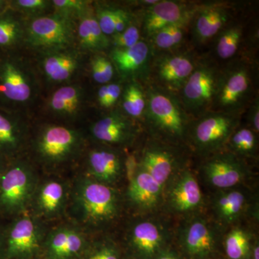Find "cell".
Wrapping results in <instances>:
<instances>
[{"mask_svg":"<svg viewBox=\"0 0 259 259\" xmlns=\"http://www.w3.org/2000/svg\"><path fill=\"white\" fill-rule=\"evenodd\" d=\"M88 98L82 83L78 81L66 83L54 89L46 101V112L56 120L71 122L82 115Z\"/></svg>","mask_w":259,"mask_h":259,"instance_id":"d6986e66","label":"cell"},{"mask_svg":"<svg viewBox=\"0 0 259 259\" xmlns=\"http://www.w3.org/2000/svg\"><path fill=\"white\" fill-rule=\"evenodd\" d=\"M186 24H177L161 29L152 36L155 47L160 50H169L180 45L185 36Z\"/></svg>","mask_w":259,"mask_h":259,"instance_id":"8d00e7d4","label":"cell"},{"mask_svg":"<svg viewBox=\"0 0 259 259\" xmlns=\"http://www.w3.org/2000/svg\"><path fill=\"white\" fill-rule=\"evenodd\" d=\"M8 161H7L5 158L0 157V175H1L3 170H4L5 167L6 166Z\"/></svg>","mask_w":259,"mask_h":259,"instance_id":"c3c4849f","label":"cell"},{"mask_svg":"<svg viewBox=\"0 0 259 259\" xmlns=\"http://www.w3.org/2000/svg\"><path fill=\"white\" fill-rule=\"evenodd\" d=\"M156 259H183L176 250L167 246L162 250Z\"/></svg>","mask_w":259,"mask_h":259,"instance_id":"f6af8a7d","label":"cell"},{"mask_svg":"<svg viewBox=\"0 0 259 259\" xmlns=\"http://www.w3.org/2000/svg\"><path fill=\"white\" fill-rule=\"evenodd\" d=\"M202 172L206 182L217 190L241 186L249 174L243 160L230 151L212 154L202 165Z\"/></svg>","mask_w":259,"mask_h":259,"instance_id":"5bb4252c","label":"cell"},{"mask_svg":"<svg viewBox=\"0 0 259 259\" xmlns=\"http://www.w3.org/2000/svg\"><path fill=\"white\" fill-rule=\"evenodd\" d=\"M193 58L185 53L163 54L153 64V72L158 86L172 93H180L195 68Z\"/></svg>","mask_w":259,"mask_h":259,"instance_id":"603a6c76","label":"cell"},{"mask_svg":"<svg viewBox=\"0 0 259 259\" xmlns=\"http://www.w3.org/2000/svg\"><path fill=\"white\" fill-rule=\"evenodd\" d=\"M80 259H122L120 250L111 240L104 238L90 242Z\"/></svg>","mask_w":259,"mask_h":259,"instance_id":"74e56055","label":"cell"},{"mask_svg":"<svg viewBox=\"0 0 259 259\" xmlns=\"http://www.w3.org/2000/svg\"><path fill=\"white\" fill-rule=\"evenodd\" d=\"M146 107L143 120L154 134L177 143L187 137L191 121L180 97L176 93L158 86L145 88Z\"/></svg>","mask_w":259,"mask_h":259,"instance_id":"3957f363","label":"cell"},{"mask_svg":"<svg viewBox=\"0 0 259 259\" xmlns=\"http://www.w3.org/2000/svg\"><path fill=\"white\" fill-rule=\"evenodd\" d=\"M226 146L230 152L237 156L250 157L256 153L258 139L256 133L248 127H238L231 135Z\"/></svg>","mask_w":259,"mask_h":259,"instance_id":"d6a6232c","label":"cell"},{"mask_svg":"<svg viewBox=\"0 0 259 259\" xmlns=\"http://www.w3.org/2000/svg\"><path fill=\"white\" fill-rule=\"evenodd\" d=\"M24 47L34 52L76 47V21L57 13L26 20Z\"/></svg>","mask_w":259,"mask_h":259,"instance_id":"8992f818","label":"cell"},{"mask_svg":"<svg viewBox=\"0 0 259 259\" xmlns=\"http://www.w3.org/2000/svg\"><path fill=\"white\" fill-rule=\"evenodd\" d=\"M122 259H136L134 257L131 256V255H129V256L125 257V258Z\"/></svg>","mask_w":259,"mask_h":259,"instance_id":"f907efd6","label":"cell"},{"mask_svg":"<svg viewBox=\"0 0 259 259\" xmlns=\"http://www.w3.org/2000/svg\"><path fill=\"white\" fill-rule=\"evenodd\" d=\"M75 218L83 226L102 228L113 222L120 212L117 191L88 176L80 177L70 193Z\"/></svg>","mask_w":259,"mask_h":259,"instance_id":"7a4b0ae2","label":"cell"},{"mask_svg":"<svg viewBox=\"0 0 259 259\" xmlns=\"http://www.w3.org/2000/svg\"><path fill=\"white\" fill-rule=\"evenodd\" d=\"M84 136L79 130L56 122L37 128L31 140L32 152L39 163L57 167L76 159L83 152Z\"/></svg>","mask_w":259,"mask_h":259,"instance_id":"277c9868","label":"cell"},{"mask_svg":"<svg viewBox=\"0 0 259 259\" xmlns=\"http://www.w3.org/2000/svg\"><path fill=\"white\" fill-rule=\"evenodd\" d=\"M127 242L131 256L136 259H156L168 246V233L156 220H141L130 228Z\"/></svg>","mask_w":259,"mask_h":259,"instance_id":"9a60e30c","label":"cell"},{"mask_svg":"<svg viewBox=\"0 0 259 259\" xmlns=\"http://www.w3.org/2000/svg\"><path fill=\"white\" fill-rule=\"evenodd\" d=\"M220 71L214 65L197 62L179 96L189 115L198 117L210 111Z\"/></svg>","mask_w":259,"mask_h":259,"instance_id":"8fae6325","label":"cell"},{"mask_svg":"<svg viewBox=\"0 0 259 259\" xmlns=\"http://www.w3.org/2000/svg\"><path fill=\"white\" fill-rule=\"evenodd\" d=\"M93 55L90 64L92 79L100 86L112 82L116 71L110 58L102 53Z\"/></svg>","mask_w":259,"mask_h":259,"instance_id":"d590c367","label":"cell"},{"mask_svg":"<svg viewBox=\"0 0 259 259\" xmlns=\"http://www.w3.org/2000/svg\"><path fill=\"white\" fill-rule=\"evenodd\" d=\"M132 15L127 10L117 8L115 25V35L125 30L134 22Z\"/></svg>","mask_w":259,"mask_h":259,"instance_id":"7bdbcfd3","label":"cell"},{"mask_svg":"<svg viewBox=\"0 0 259 259\" xmlns=\"http://www.w3.org/2000/svg\"><path fill=\"white\" fill-rule=\"evenodd\" d=\"M108 57L123 82L144 80L149 74L151 46L141 40L127 49H111Z\"/></svg>","mask_w":259,"mask_h":259,"instance_id":"ffe728a7","label":"cell"},{"mask_svg":"<svg viewBox=\"0 0 259 259\" xmlns=\"http://www.w3.org/2000/svg\"><path fill=\"white\" fill-rule=\"evenodd\" d=\"M241 115L208 111L191 122L187 136L194 148L204 155L220 152L239 127Z\"/></svg>","mask_w":259,"mask_h":259,"instance_id":"9c48e42d","label":"cell"},{"mask_svg":"<svg viewBox=\"0 0 259 259\" xmlns=\"http://www.w3.org/2000/svg\"><path fill=\"white\" fill-rule=\"evenodd\" d=\"M47 232L42 220L25 212L3 226L1 259H31L40 257Z\"/></svg>","mask_w":259,"mask_h":259,"instance_id":"52a82bcc","label":"cell"},{"mask_svg":"<svg viewBox=\"0 0 259 259\" xmlns=\"http://www.w3.org/2000/svg\"><path fill=\"white\" fill-rule=\"evenodd\" d=\"M124 82L112 81L102 85L97 93V102L99 107L105 110H111L120 100Z\"/></svg>","mask_w":259,"mask_h":259,"instance_id":"ab89813d","label":"cell"},{"mask_svg":"<svg viewBox=\"0 0 259 259\" xmlns=\"http://www.w3.org/2000/svg\"><path fill=\"white\" fill-rule=\"evenodd\" d=\"M117 7L97 4L94 9L97 23L102 31L107 37L115 35V25Z\"/></svg>","mask_w":259,"mask_h":259,"instance_id":"60d3db41","label":"cell"},{"mask_svg":"<svg viewBox=\"0 0 259 259\" xmlns=\"http://www.w3.org/2000/svg\"><path fill=\"white\" fill-rule=\"evenodd\" d=\"M193 12L184 3L175 1H158L148 7L143 19V31L148 37L161 29L177 25L186 24Z\"/></svg>","mask_w":259,"mask_h":259,"instance_id":"d4e9b609","label":"cell"},{"mask_svg":"<svg viewBox=\"0 0 259 259\" xmlns=\"http://www.w3.org/2000/svg\"><path fill=\"white\" fill-rule=\"evenodd\" d=\"M3 225L0 224V259L2 258V242H3Z\"/></svg>","mask_w":259,"mask_h":259,"instance_id":"681fc988","label":"cell"},{"mask_svg":"<svg viewBox=\"0 0 259 259\" xmlns=\"http://www.w3.org/2000/svg\"><path fill=\"white\" fill-rule=\"evenodd\" d=\"M212 259H214V258H212Z\"/></svg>","mask_w":259,"mask_h":259,"instance_id":"db71d44e","label":"cell"},{"mask_svg":"<svg viewBox=\"0 0 259 259\" xmlns=\"http://www.w3.org/2000/svg\"><path fill=\"white\" fill-rule=\"evenodd\" d=\"M76 47L83 53L99 54L110 48V37L102 31L94 8L76 21Z\"/></svg>","mask_w":259,"mask_h":259,"instance_id":"83f0119b","label":"cell"},{"mask_svg":"<svg viewBox=\"0 0 259 259\" xmlns=\"http://www.w3.org/2000/svg\"><path fill=\"white\" fill-rule=\"evenodd\" d=\"M120 109L133 120H143L146 107V95L141 82H124L120 100Z\"/></svg>","mask_w":259,"mask_h":259,"instance_id":"4dcf8cb0","label":"cell"},{"mask_svg":"<svg viewBox=\"0 0 259 259\" xmlns=\"http://www.w3.org/2000/svg\"><path fill=\"white\" fill-rule=\"evenodd\" d=\"M250 127L258 134L259 131V102L258 97H255L250 105L248 115Z\"/></svg>","mask_w":259,"mask_h":259,"instance_id":"ee69618b","label":"cell"},{"mask_svg":"<svg viewBox=\"0 0 259 259\" xmlns=\"http://www.w3.org/2000/svg\"><path fill=\"white\" fill-rule=\"evenodd\" d=\"M38 182L28 160L20 156L8 161L0 175V215L13 218L26 212Z\"/></svg>","mask_w":259,"mask_h":259,"instance_id":"5b68a950","label":"cell"},{"mask_svg":"<svg viewBox=\"0 0 259 259\" xmlns=\"http://www.w3.org/2000/svg\"><path fill=\"white\" fill-rule=\"evenodd\" d=\"M25 115L0 110V157L7 161L22 156L30 141Z\"/></svg>","mask_w":259,"mask_h":259,"instance_id":"44dd1931","label":"cell"},{"mask_svg":"<svg viewBox=\"0 0 259 259\" xmlns=\"http://www.w3.org/2000/svg\"><path fill=\"white\" fill-rule=\"evenodd\" d=\"M231 12L222 5H213L197 12L194 33L197 41L204 42L221 32L229 21Z\"/></svg>","mask_w":259,"mask_h":259,"instance_id":"f1b7e54d","label":"cell"},{"mask_svg":"<svg viewBox=\"0 0 259 259\" xmlns=\"http://www.w3.org/2000/svg\"><path fill=\"white\" fill-rule=\"evenodd\" d=\"M10 8L26 20L54 13L52 1L48 0H10Z\"/></svg>","mask_w":259,"mask_h":259,"instance_id":"e575fe53","label":"cell"},{"mask_svg":"<svg viewBox=\"0 0 259 259\" xmlns=\"http://www.w3.org/2000/svg\"><path fill=\"white\" fill-rule=\"evenodd\" d=\"M242 36L243 29L241 25H231L223 29L220 33L216 45L218 57L226 60L236 55L241 44Z\"/></svg>","mask_w":259,"mask_h":259,"instance_id":"836d02e7","label":"cell"},{"mask_svg":"<svg viewBox=\"0 0 259 259\" xmlns=\"http://www.w3.org/2000/svg\"><path fill=\"white\" fill-rule=\"evenodd\" d=\"M254 241L251 233L245 228L236 226L227 233L223 241L228 259H248Z\"/></svg>","mask_w":259,"mask_h":259,"instance_id":"1f68e13d","label":"cell"},{"mask_svg":"<svg viewBox=\"0 0 259 259\" xmlns=\"http://www.w3.org/2000/svg\"><path fill=\"white\" fill-rule=\"evenodd\" d=\"M35 64L42 83L53 88L76 81L83 68V53L77 47L35 52Z\"/></svg>","mask_w":259,"mask_h":259,"instance_id":"30bf717a","label":"cell"},{"mask_svg":"<svg viewBox=\"0 0 259 259\" xmlns=\"http://www.w3.org/2000/svg\"><path fill=\"white\" fill-rule=\"evenodd\" d=\"M163 192V187L137 165L126 193L129 202L141 210H152L161 204Z\"/></svg>","mask_w":259,"mask_h":259,"instance_id":"484cf974","label":"cell"},{"mask_svg":"<svg viewBox=\"0 0 259 259\" xmlns=\"http://www.w3.org/2000/svg\"><path fill=\"white\" fill-rule=\"evenodd\" d=\"M88 176L109 186H113L120 180L125 169V160L120 151L111 146L92 148L86 156Z\"/></svg>","mask_w":259,"mask_h":259,"instance_id":"7402d4cb","label":"cell"},{"mask_svg":"<svg viewBox=\"0 0 259 259\" xmlns=\"http://www.w3.org/2000/svg\"><path fill=\"white\" fill-rule=\"evenodd\" d=\"M91 2L87 0H54V13L72 19L75 21L93 9Z\"/></svg>","mask_w":259,"mask_h":259,"instance_id":"f35d334b","label":"cell"},{"mask_svg":"<svg viewBox=\"0 0 259 259\" xmlns=\"http://www.w3.org/2000/svg\"><path fill=\"white\" fill-rule=\"evenodd\" d=\"M249 194L241 186L218 190L212 198V209L216 219L226 226L234 224L248 210Z\"/></svg>","mask_w":259,"mask_h":259,"instance_id":"4316f807","label":"cell"},{"mask_svg":"<svg viewBox=\"0 0 259 259\" xmlns=\"http://www.w3.org/2000/svg\"><path fill=\"white\" fill-rule=\"evenodd\" d=\"M90 131L93 139L100 144L115 147L132 144L138 130L136 120L126 115L119 107L93 122Z\"/></svg>","mask_w":259,"mask_h":259,"instance_id":"2e32d148","label":"cell"},{"mask_svg":"<svg viewBox=\"0 0 259 259\" xmlns=\"http://www.w3.org/2000/svg\"><path fill=\"white\" fill-rule=\"evenodd\" d=\"M221 235L214 223L201 216L186 221L179 232V243L189 259H212L217 253Z\"/></svg>","mask_w":259,"mask_h":259,"instance_id":"7c38bea8","label":"cell"},{"mask_svg":"<svg viewBox=\"0 0 259 259\" xmlns=\"http://www.w3.org/2000/svg\"><path fill=\"white\" fill-rule=\"evenodd\" d=\"M175 151L163 144L150 143L145 147L138 166L147 171L164 190L180 170Z\"/></svg>","mask_w":259,"mask_h":259,"instance_id":"cb8c5ba5","label":"cell"},{"mask_svg":"<svg viewBox=\"0 0 259 259\" xmlns=\"http://www.w3.org/2000/svg\"><path fill=\"white\" fill-rule=\"evenodd\" d=\"M141 40V30L134 22L120 33L110 37L111 49H127Z\"/></svg>","mask_w":259,"mask_h":259,"instance_id":"b9f144b4","label":"cell"},{"mask_svg":"<svg viewBox=\"0 0 259 259\" xmlns=\"http://www.w3.org/2000/svg\"><path fill=\"white\" fill-rule=\"evenodd\" d=\"M89 243L79 228L64 225L47 232L40 255L42 259H80Z\"/></svg>","mask_w":259,"mask_h":259,"instance_id":"e0dca14e","label":"cell"},{"mask_svg":"<svg viewBox=\"0 0 259 259\" xmlns=\"http://www.w3.org/2000/svg\"><path fill=\"white\" fill-rule=\"evenodd\" d=\"M168 210L192 214L203 206L204 198L195 176L188 169L181 170L165 187L163 199Z\"/></svg>","mask_w":259,"mask_h":259,"instance_id":"4fadbf2b","label":"cell"},{"mask_svg":"<svg viewBox=\"0 0 259 259\" xmlns=\"http://www.w3.org/2000/svg\"><path fill=\"white\" fill-rule=\"evenodd\" d=\"M10 8V0H0V13Z\"/></svg>","mask_w":259,"mask_h":259,"instance_id":"7dc6e473","label":"cell"},{"mask_svg":"<svg viewBox=\"0 0 259 259\" xmlns=\"http://www.w3.org/2000/svg\"><path fill=\"white\" fill-rule=\"evenodd\" d=\"M31 259H42V258H40V257H37V258H34Z\"/></svg>","mask_w":259,"mask_h":259,"instance_id":"816d5d0a","label":"cell"},{"mask_svg":"<svg viewBox=\"0 0 259 259\" xmlns=\"http://www.w3.org/2000/svg\"><path fill=\"white\" fill-rule=\"evenodd\" d=\"M35 63L21 51L0 56V110L26 115L41 94Z\"/></svg>","mask_w":259,"mask_h":259,"instance_id":"6da1fadb","label":"cell"},{"mask_svg":"<svg viewBox=\"0 0 259 259\" xmlns=\"http://www.w3.org/2000/svg\"><path fill=\"white\" fill-rule=\"evenodd\" d=\"M71 190L59 179H47L37 184L29 209L40 220H50L64 214L70 202Z\"/></svg>","mask_w":259,"mask_h":259,"instance_id":"ac0fdd59","label":"cell"},{"mask_svg":"<svg viewBox=\"0 0 259 259\" xmlns=\"http://www.w3.org/2000/svg\"><path fill=\"white\" fill-rule=\"evenodd\" d=\"M253 88L249 67L243 63L231 65L220 71L210 111L241 115L252 100Z\"/></svg>","mask_w":259,"mask_h":259,"instance_id":"ba28073f","label":"cell"},{"mask_svg":"<svg viewBox=\"0 0 259 259\" xmlns=\"http://www.w3.org/2000/svg\"><path fill=\"white\" fill-rule=\"evenodd\" d=\"M248 259H259V245L258 241L255 240L254 243L252 248L249 258Z\"/></svg>","mask_w":259,"mask_h":259,"instance_id":"bcb514c9","label":"cell"},{"mask_svg":"<svg viewBox=\"0 0 259 259\" xmlns=\"http://www.w3.org/2000/svg\"><path fill=\"white\" fill-rule=\"evenodd\" d=\"M26 20L10 8L0 13V53L21 51L25 40Z\"/></svg>","mask_w":259,"mask_h":259,"instance_id":"f546056e","label":"cell"},{"mask_svg":"<svg viewBox=\"0 0 259 259\" xmlns=\"http://www.w3.org/2000/svg\"><path fill=\"white\" fill-rule=\"evenodd\" d=\"M1 54H2L1 53H0V56H1Z\"/></svg>","mask_w":259,"mask_h":259,"instance_id":"f5cc1de1","label":"cell"}]
</instances>
